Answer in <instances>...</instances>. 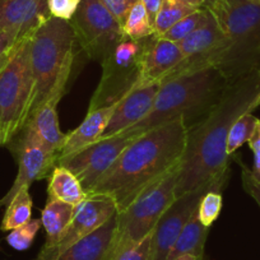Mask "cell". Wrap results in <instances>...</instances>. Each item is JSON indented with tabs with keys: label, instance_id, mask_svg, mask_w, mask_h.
I'll return each instance as SVG.
<instances>
[{
	"label": "cell",
	"instance_id": "cell-32",
	"mask_svg": "<svg viewBox=\"0 0 260 260\" xmlns=\"http://www.w3.org/2000/svg\"><path fill=\"white\" fill-rule=\"evenodd\" d=\"M241 167V181L245 191L254 199L260 207V181L254 176L251 170L242 162H239Z\"/></svg>",
	"mask_w": 260,
	"mask_h": 260
},
{
	"label": "cell",
	"instance_id": "cell-31",
	"mask_svg": "<svg viewBox=\"0 0 260 260\" xmlns=\"http://www.w3.org/2000/svg\"><path fill=\"white\" fill-rule=\"evenodd\" d=\"M82 0H47V9L54 18L71 21L78 11Z\"/></svg>",
	"mask_w": 260,
	"mask_h": 260
},
{
	"label": "cell",
	"instance_id": "cell-21",
	"mask_svg": "<svg viewBox=\"0 0 260 260\" xmlns=\"http://www.w3.org/2000/svg\"><path fill=\"white\" fill-rule=\"evenodd\" d=\"M76 207L64 202L47 199L41 212V223L46 232V244L42 249H51L59 242L73 219Z\"/></svg>",
	"mask_w": 260,
	"mask_h": 260
},
{
	"label": "cell",
	"instance_id": "cell-15",
	"mask_svg": "<svg viewBox=\"0 0 260 260\" xmlns=\"http://www.w3.org/2000/svg\"><path fill=\"white\" fill-rule=\"evenodd\" d=\"M159 86L161 82H153L146 86L136 87L125 94L117 102L101 139L117 136L143 120L153 106Z\"/></svg>",
	"mask_w": 260,
	"mask_h": 260
},
{
	"label": "cell",
	"instance_id": "cell-16",
	"mask_svg": "<svg viewBox=\"0 0 260 260\" xmlns=\"http://www.w3.org/2000/svg\"><path fill=\"white\" fill-rule=\"evenodd\" d=\"M50 17L47 0H0V31L22 37Z\"/></svg>",
	"mask_w": 260,
	"mask_h": 260
},
{
	"label": "cell",
	"instance_id": "cell-13",
	"mask_svg": "<svg viewBox=\"0 0 260 260\" xmlns=\"http://www.w3.org/2000/svg\"><path fill=\"white\" fill-rule=\"evenodd\" d=\"M116 213V204L110 197L88 195L83 203L76 207L73 219L59 242L51 249H42L37 257L44 260H56L65 250L96 231Z\"/></svg>",
	"mask_w": 260,
	"mask_h": 260
},
{
	"label": "cell",
	"instance_id": "cell-18",
	"mask_svg": "<svg viewBox=\"0 0 260 260\" xmlns=\"http://www.w3.org/2000/svg\"><path fill=\"white\" fill-rule=\"evenodd\" d=\"M117 102L87 112V116L84 117L82 124L78 127H76L72 133L67 134L64 144L56 154V161L62 157L71 156V154L81 151L84 147L100 141L107 124H109L112 112L116 109Z\"/></svg>",
	"mask_w": 260,
	"mask_h": 260
},
{
	"label": "cell",
	"instance_id": "cell-14",
	"mask_svg": "<svg viewBox=\"0 0 260 260\" xmlns=\"http://www.w3.org/2000/svg\"><path fill=\"white\" fill-rule=\"evenodd\" d=\"M74 54L65 62L64 68L52 88L51 93L47 97L46 101L37 109V111L32 115L26 122L22 130H27L29 133L34 134L37 141L50 152L56 157L57 152L61 149L64 144L67 134L62 133L59 125V119H57L56 107L61 97L67 92V86H68L69 78H71L72 69H73ZM21 130V132H22ZM56 162V161H55Z\"/></svg>",
	"mask_w": 260,
	"mask_h": 260
},
{
	"label": "cell",
	"instance_id": "cell-24",
	"mask_svg": "<svg viewBox=\"0 0 260 260\" xmlns=\"http://www.w3.org/2000/svg\"><path fill=\"white\" fill-rule=\"evenodd\" d=\"M29 189H23L9 202L4 213L0 230L2 231H12L23 226L31 221L32 217V198L29 195Z\"/></svg>",
	"mask_w": 260,
	"mask_h": 260
},
{
	"label": "cell",
	"instance_id": "cell-34",
	"mask_svg": "<svg viewBox=\"0 0 260 260\" xmlns=\"http://www.w3.org/2000/svg\"><path fill=\"white\" fill-rule=\"evenodd\" d=\"M247 143L254 153V169L251 171L254 176L260 181V121L257 122L256 129Z\"/></svg>",
	"mask_w": 260,
	"mask_h": 260
},
{
	"label": "cell",
	"instance_id": "cell-41",
	"mask_svg": "<svg viewBox=\"0 0 260 260\" xmlns=\"http://www.w3.org/2000/svg\"><path fill=\"white\" fill-rule=\"evenodd\" d=\"M36 260H44V259H40V257H37V259Z\"/></svg>",
	"mask_w": 260,
	"mask_h": 260
},
{
	"label": "cell",
	"instance_id": "cell-3",
	"mask_svg": "<svg viewBox=\"0 0 260 260\" xmlns=\"http://www.w3.org/2000/svg\"><path fill=\"white\" fill-rule=\"evenodd\" d=\"M229 83V79L216 67L190 72L162 82L149 114L122 134L137 138L176 119L184 120L187 129L211 111Z\"/></svg>",
	"mask_w": 260,
	"mask_h": 260
},
{
	"label": "cell",
	"instance_id": "cell-22",
	"mask_svg": "<svg viewBox=\"0 0 260 260\" xmlns=\"http://www.w3.org/2000/svg\"><path fill=\"white\" fill-rule=\"evenodd\" d=\"M208 232L209 229L202 224L198 218V213L195 211L177 237L176 242L167 256V260H175L184 255H191V256L203 259Z\"/></svg>",
	"mask_w": 260,
	"mask_h": 260
},
{
	"label": "cell",
	"instance_id": "cell-33",
	"mask_svg": "<svg viewBox=\"0 0 260 260\" xmlns=\"http://www.w3.org/2000/svg\"><path fill=\"white\" fill-rule=\"evenodd\" d=\"M99 2L122 24L132 7L138 3L139 0H99Z\"/></svg>",
	"mask_w": 260,
	"mask_h": 260
},
{
	"label": "cell",
	"instance_id": "cell-37",
	"mask_svg": "<svg viewBox=\"0 0 260 260\" xmlns=\"http://www.w3.org/2000/svg\"><path fill=\"white\" fill-rule=\"evenodd\" d=\"M14 47V46H13ZM13 47H12L11 50H9L8 52H6V54L3 55V56H0V73L3 72V69L6 68V65L8 64L9 59H11V55H12V50H13Z\"/></svg>",
	"mask_w": 260,
	"mask_h": 260
},
{
	"label": "cell",
	"instance_id": "cell-12",
	"mask_svg": "<svg viewBox=\"0 0 260 260\" xmlns=\"http://www.w3.org/2000/svg\"><path fill=\"white\" fill-rule=\"evenodd\" d=\"M208 190L221 191L217 185L208 184L194 191L186 192L175 199L171 206L164 212L152 232L151 259L149 260H167L172 246L177 237L181 234L185 224L191 218L192 213L197 211L202 197Z\"/></svg>",
	"mask_w": 260,
	"mask_h": 260
},
{
	"label": "cell",
	"instance_id": "cell-8",
	"mask_svg": "<svg viewBox=\"0 0 260 260\" xmlns=\"http://www.w3.org/2000/svg\"><path fill=\"white\" fill-rule=\"evenodd\" d=\"M154 36L132 40L125 36L101 61L102 76L88 111L120 101L139 83L144 57Z\"/></svg>",
	"mask_w": 260,
	"mask_h": 260
},
{
	"label": "cell",
	"instance_id": "cell-30",
	"mask_svg": "<svg viewBox=\"0 0 260 260\" xmlns=\"http://www.w3.org/2000/svg\"><path fill=\"white\" fill-rule=\"evenodd\" d=\"M152 232L138 244L130 245V246L114 252L110 256V260H149L151 259Z\"/></svg>",
	"mask_w": 260,
	"mask_h": 260
},
{
	"label": "cell",
	"instance_id": "cell-4",
	"mask_svg": "<svg viewBox=\"0 0 260 260\" xmlns=\"http://www.w3.org/2000/svg\"><path fill=\"white\" fill-rule=\"evenodd\" d=\"M223 31L229 46L218 71L230 82L260 71V3L214 0L207 7Z\"/></svg>",
	"mask_w": 260,
	"mask_h": 260
},
{
	"label": "cell",
	"instance_id": "cell-1",
	"mask_svg": "<svg viewBox=\"0 0 260 260\" xmlns=\"http://www.w3.org/2000/svg\"><path fill=\"white\" fill-rule=\"evenodd\" d=\"M260 105V71L231 81L221 99L199 122L187 127L186 147L179 165L176 198L208 184L223 189L231 156L227 138L232 125Z\"/></svg>",
	"mask_w": 260,
	"mask_h": 260
},
{
	"label": "cell",
	"instance_id": "cell-38",
	"mask_svg": "<svg viewBox=\"0 0 260 260\" xmlns=\"http://www.w3.org/2000/svg\"><path fill=\"white\" fill-rule=\"evenodd\" d=\"M175 260H203V259H199V257H195L191 256V255H184V256H180Z\"/></svg>",
	"mask_w": 260,
	"mask_h": 260
},
{
	"label": "cell",
	"instance_id": "cell-26",
	"mask_svg": "<svg viewBox=\"0 0 260 260\" xmlns=\"http://www.w3.org/2000/svg\"><path fill=\"white\" fill-rule=\"evenodd\" d=\"M259 121L260 120L255 117L251 112L242 115L239 120H236V122L232 125L229 133V138H227V153H229V156H232L242 144L250 141Z\"/></svg>",
	"mask_w": 260,
	"mask_h": 260
},
{
	"label": "cell",
	"instance_id": "cell-35",
	"mask_svg": "<svg viewBox=\"0 0 260 260\" xmlns=\"http://www.w3.org/2000/svg\"><path fill=\"white\" fill-rule=\"evenodd\" d=\"M23 37V36H22ZM21 37L12 31H0V56L8 52Z\"/></svg>",
	"mask_w": 260,
	"mask_h": 260
},
{
	"label": "cell",
	"instance_id": "cell-39",
	"mask_svg": "<svg viewBox=\"0 0 260 260\" xmlns=\"http://www.w3.org/2000/svg\"><path fill=\"white\" fill-rule=\"evenodd\" d=\"M206 2H207V7H208L209 4H212V3H213L214 0H206Z\"/></svg>",
	"mask_w": 260,
	"mask_h": 260
},
{
	"label": "cell",
	"instance_id": "cell-28",
	"mask_svg": "<svg viewBox=\"0 0 260 260\" xmlns=\"http://www.w3.org/2000/svg\"><path fill=\"white\" fill-rule=\"evenodd\" d=\"M222 206H223V199H222L221 191L208 190L202 197L198 208H197L198 218L202 222V224L209 229L221 214Z\"/></svg>",
	"mask_w": 260,
	"mask_h": 260
},
{
	"label": "cell",
	"instance_id": "cell-9",
	"mask_svg": "<svg viewBox=\"0 0 260 260\" xmlns=\"http://www.w3.org/2000/svg\"><path fill=\"white\" fill-rule=\"evenodd\" d=\"M69 22L76 42L89 59L100 62L125 37L121 23L99 0H82Z\"/></svg>",
	"mask_w": 260,
	"mask_h": 260
},
{
	"label": "cell",
	"instance_id": "cell-23",
	"mask_svg": "<svg viewBox=\"0 0 260 260\" xmlns=\"http://www.w3.org/2000/svg\"><path fill=\"white\" fill-rule=\"evenodd\" d=\"M203 8H207L206 0H162L154 22V34L162 36L180 19Z\"/></svg>",
	"mask_w": 260,
	"mask_h": 260
},
{
	"label": "cell",
	"instance_id": "cell-20",
	"mask_svg": "<svg viewBox=\"0 0 260 260\" xmlns=\"http://www.w3.org/2000/svg\"><path fill=\"white\" fill-rule=\"evenodd\" d=\"M47 195L51 201L64 202L73 207L83 203L88 194L82 186L78 177L62 166H55L50 174Z\"/></svg>",
	"mask_w": 260,
	"mask_h": 260
},
{
	"label": "cell",
	"instance_id": "cell-2",
	"mask_svg": "<svg viewBox=\"0 0 260 260\" xmlns=\"http://www.w3.org/2000/svg\"><path fill=\"white\" fill-rule=\"evenodd\" d=\"M187 129L182 119L157 126L137 137L88 195H107L122 212L144 190L176 169L186 147Z\"/></svg>",
	"mask_w": 260,
	"mask_h": 260
},
{
	"label": "cell",
	"instance_id": "cell-7",
	"mask_svg": "<svg viewBox=\"0 0 260 260\" xmlns=\"http://www.w3.org/2000/svg\"><path fill=\"white\" fill-rule=\"evenodd\" d=\"M177 175L179 166L147 187L127 208L117 212L111 255L130 245L138 244L153 231L164 212L176 199Z\"/></svg>",
	"mask_w": 260,
	"mask_h": 260
},
{
	"label": "cell",
	"instance_id": "cell-19",
	"mask_svg": "<svg viewBox=\"0 0 260 260\" xmlns=\"http://www.w3.org/2000/svg\"><path fill=\"white\" fill-rule=\"evenodd\" d=\"M116 216H112L100 229L65 250L56 260H110L115 234Z\"/></svg>",
	"mask_w": 260,
	"mask_h": 260
},
{
	"label": "cell",
	"instance_id": "cell-36",
	"mask_svg": "<svg viewBox=\"0 0 260 260\" xmlns=\"http://www.w3.org/2000/svg\"><path fill=\"white\" fill-rule=\"evenodd\" d=\"M142 4H143L144 9H146L147 14H148V18L151 24L154 28V22H156L157 14H158L159 8H161L162 0H141Z\"/></svg>",
	"mask_w": 260,
	"mask_h": 260
},
{
	"label": "cell",
	"instance_id": "cell-29",
	"mask_svg": "<svg viewBox=\"0 0 260 260\" xmlns=\"http://www.w3.org/2000/svg\"><path fill=\"white\" fill-rule=\"evenodd\" d=\"M41 226V219H31V221H28L23 226L18 227L16 230H12L8 236H7V242L14 250L24 251V250L29 249L32 246L35 237H36L37 232H39Z\"/></svg>",
	"mask_w": 260,
	"mask_h": 260
},
{
	"label": "cell",
	"instance_id": "cell-17",
	"mask_svg": "<svg viewBox=\"0 0 260 260\" xmlns=\"http://www.w3.org/2000/svg\"><path fill=\"white\" fill-rule=\"evenodd\" d=\"M182 60L184 55L177 42L154 36L144 57L141 79L137 87L146 86L153 82H161Z\"/></svg>",
	"mask_w": 260,
	"mask_h": 260
},
{
	"label": "cell",
	"instance_id": "cell-40",
	"mask_svg": "<svg viewBox=\"0 0 260 260\" xmlns=\"http://www.w3.org/2000/svg\"><path fill=\"white\" fill-rule=\"evenodd\" d=\"M254 2H256V3H260V0H254Z\"/></svg>",
	"mask_w": 260,
	"mask_h": 260
},
{
	"label": "cell",
	"instance_id": "cell-10",
	"mask_svg": "<svg viewBox=\"0 0 260 260\" xmlns=\"http://www.w3.org/2000/svg\"><path fill=\"white\" fill-rule=\"evenodd\" d=\"M134 139V137L122 133L100 139L71 156L59 158L55 166H62L73 172L88 194Z\"/></svg>",
	"mask_w": 260,
	"mask_h": 260
},
{
	"label": "cell",
	"instance_id": "cell-5",
	"mask_svg": "<svg viewBox=\"0 0 260 260\" xmlns=\"http://www.w3.org/2000/svg\"><path fill=\"white\" fill-rule=\"evenodd\" d=\"M74 44L76 36L69 21L50 17L34 29L29 49L34 88L27 121L50 96L65 62L74 54Z\"/></svg>",
	"mask_w": 260,
	"mask_h": 260
},
{
	"label": "cell",
	"instance_id": "cell-6",
	"mask_svg": "<svg viewBox=\"0 0 260 260\" xmlns=\"http://www.w3.org/2000/svg\"><path fill=\"white\" fill-rule=\"evenodd\" d=\"M32 32L14 45L8 64L0 73V147L8 146L27 121L34 88L29 61Z\"/></svg>",
	"mask_w": 260,
	"mask_h": 260
},
{
	"label": "cell",
	"instance_id": "cell-25",
	"mask_svg": "<svg viewBox=\"0 0 260 260\" xmlns=\"http://www.w3.org/2000/svg\"><path fill=\"white\" fill-rule=\"evenodd\" d=\"M121 27L125 36L132 40L147 39V37L156 35L141 0L132 7L129 13L125 17V21L122 22Z\"/></svg>",
	"mask_w": 260,
	"mask_h": 260
},
{
	"label": "cell",
	"instance_id": "cell-11",
	"mask_svg": "<svg viewBox=\"0 0 260 260\" xmlns=\"http://www.w3.org/2000/svg\"><path fill=\"white\" fill-rule=\"evenodd\" d=\"M12 144V152L16 154L18 162V174L9 191L0 199V208L8 206L21 190L29 189L34 181L49 176L56 161L55 154L50 153L27 130H22L8 146Z\"/></svg>",
	"mask_w": 260,
	"mask_h": 260
},
{
	"label": "cell",
	"instance_id": "cell-27",
	"mask_svg": "<svg viewBox=\"0 0 260 260\" xmlns=\"http://www.w3.org/2000/svg\"><path fill=\"white\" fill-rule=\"evenodd\" d=\"M208 9H199V11L186 16L185 18L180 19L179 22H176L171 28L167 29V31L159 37L165 40H169V41L172 42L182 41V40H184L185 37L189 36L191 32H194L195 29H198L199 27L203 26L207 22V19H208Z\"/></svg>",
	"mask_w": 260,
	"mask_h": 260
}]
</instances>
